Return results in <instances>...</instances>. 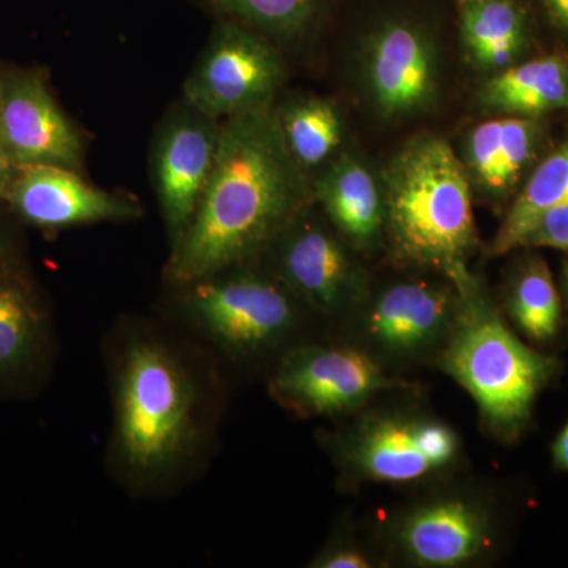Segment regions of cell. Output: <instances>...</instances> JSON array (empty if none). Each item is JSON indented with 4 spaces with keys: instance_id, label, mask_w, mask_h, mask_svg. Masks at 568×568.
I'll return each mask as SVG.
<instances>
[{
    "instance_id": "obj_1",
    "label": "cell",
    "mask_w": 568,
    "mask_h": 568,
    "mask_svg": "<svg viewBox=\"0 0 568 568\" xmlns=\"http://www.w3.org/2000/svg\"><path fill=\"white\" fill-rule=\"evenodd\" d=\"M312 205L313 183L286 148L274 103L226 119L211 179L173 248L171 278L186 286L248 264Z\"/></svg>"
},
{
    "instance_id": "obj_2",
    "label": "cell",
    "mask_w": 568,
    "mask_h": 568,
    "mask_svg": "<svg viewBox=\"0 0 568 568\" xmlns=\"http://www.w3.org/2000/svg\"><path fill=\"white\" fill-rule=\"evenodd\" d=\"M386 245L399 264L426 268L465 291L476 282L474 190L462 159L443 138L420 134L383 171Z\"/></svg>"
},
{
    "instance_id": "obj_3",
    "label": "cell",
    "mask_w": 568,
    "mask_h": 568,
    "mask_svg": "<svg viewBox=\"0 0 568 568\" xmlns=\"http://www.w3.org/2000/svg\"><path fill=\"white\" fill-rule=\"evenodd\" d=\"M459 294L457 323L437 361L474 399L485 428L514 443L528 429L538 396L558 376V357L523 343L480 280Z\"/></svg>"
},
{
    "instance_id": "obj_4",
    "label": "cell",
    "mask_w": 568,
    "mask_h": 568,
    "mask_svg": "<svg viewBox=\"0 0 568 568\" xmlns=\"http://www.w3.org/2000/svg\"><path fill=\"white\" fill-rule=\"evenodd\" d=\"M200 395L166 345L138 336L125 346L115 379V452L138 481L160 480L192 454Z\"/></svg>"
},
{
    "instance_id": "obj_5",
    "label": "cell",
    "mask_w": 568,
    "mask_h": 568,
    "mask_svg": "<svg viewBox=\"0 0 568 568\" xmlns=\"http://www.w3.org/2000/svg\"><path fill=\"white\" fill-rule=\"evenodd\" d=\"M332 455L349 480L410 485L444 476L462 458L454 426L417 407H375L332 435Z\"/></svg>"
},
{
    "instance_id": "obj_6",
    "label": "cell",
    "mask_w": 568,
    "mask_h": 568,
    "mask_svg": "<svg viewBox=\"0 0 568 568\" xmlns=\"http://www.w3.org/2000/svg\"><path fill=\"white\" fill-rule=\"evenodd\" d=\"M190 321L227 353L271 349L297 327L295 295L278 278L244 265L186 284Z\"/></svg>"
},
{
    "instance_id": "obj_7",
    "label": "cell",
    "mask_w": 568,
    "mask_h": 568,
    "mask_svg": "<svg viewBox=\"0 0 568 568\" xmlns=\"http://www.w3.org/2000/svg\"><path fill=\"white\" fill-rule=\"evenodd\" d=\"M462 294L439 278H409L368 291L354 310L357 335L379 364L417 362L439 355L454 331Z\"/></svg>"
},
{
    "instance_id": "obj_8",
    "label": "cell",
    "mask_w": 568,
    "mask_h": 568,
    "mask_svg": "<svg viewBox=\"0 0 568 568\" xmlns=\"http://www.w3.org/2000/svg\"><path fill=\"white\" fill-rule=\"evenodd\" d=\"M287 78L282 54L263 33L227 22L213 33L183 85V102L215 121L274 103Z\"/></svg>"
},
{
    "instance_id": "obj_9",
    "label": "cell",
    "mask_w": 568,
    "mask_h": 568,
    "mask_svg": "<svg viewBox=\"0 0 568 568\" xmlns=\"http://www.w3.org/2000/svg\"><path fill=\"white\" fill-rule=\"evenodd\" d=\"M403 386L364 349L310 345L284 355L268 388L301 417H332L364 409L375 396Z\"/></svg>"
},
{
    "instance_id": "obj_10",
    "label": "cell",
    "mask_w": 568,
    "mask_h": 568,
    "mask_svg": "<svg viewBox=\"0 0 568 568\" xmlns=\"http://www.w3.org/2000/svg\"><path fill=\"white\" fill-rule=\"evenodd\" d=\"M361 77L366 100L384 121H406L435 106L440 92L436 37L413 18H388L366 37Z\"/></svg>"
},
{
    "instance_id": "obj_11",
    "label": "cell",
    "mask_w": 568,
    "mask_h": 568,
    "mask_svg": "<svg viewBox=\"0 0 568 568\" xmlns=\"http://www.w3.org/2000/svg\"><path fill=\"white\" fill-rule=\"evenodd\" d=\"M398 558L410 566L457 568L491 555L499 537L495 507L467 491H443L410 504L387 523Z\"/></svg>"
},
{
    "instance_id": "obj_12",
    "label": "cell",
    "mask_w": 568,
    "mask_h": 568,
    "mask_svg": "<svg viewBox=\"0 0 568 568\" xmlns=\"http://www.w3.org/2000/svg\"><path fill=\"white\" fill-rule=\"evenodd\" d=\"M312 209V207H310ZM306 209L271 245L276 278L324 316L354 312L369 291L355 250L338 231Z\"/></svg>"
},
{
    "instance_id": "obj_13",
    "label": "cell",
    "mask_w": 568,
    "mask_h": 568,
    "mask_svg": "<svg viewBox=\"0 0 568 568\" xmlns=\"http://www.w3.org/2000/svg\"><path fill=\"white\" fill-rule=\"evenodd\" d=\"M222 122L182 103L163 123L152 151L156 196L173 248L182 241L205 192Z\"/></svg>"
},
{
    "instance_id": "obj_14",
    "label": "cell",
    "mask_w": 568,
    "mask_h": 568,
    "mask_svg": "<svg viewBox=\"0 0 568 568\" xmlns=\"http://www.w3.org/2000/svg\"><path fill=\"white\" fill-rule=\"evenodd\" d=\"M0 153L14 168L52 164L80 171L82 141L33 71L0 77Z\"/></svg>"
},
{
    "instance_id": "obj_15",
    "label": "cell",
    "mask_w": 568,
    "mask_h": 568,
    "mask_svg": "<svg viewBox=\"0 0 568 568\" xmlns=\"http://www.w3.org/2000/svg\"><path fill=\"white\" fill-rule=\"evenodd\" d=\"M13 211L47 230L140 219L134 201L91 185L70 168L33 164L18 168L7 193Z\"/></svg>"
},
{
    "instance_id": "obj_16",
    "label": "cell",
    "mask_w": 568,
    "mask_h": 568,
    "mask_svg": "<svg viewBox=\"0 0 568 568\" xmlns=\"http://www.w3.org/2000/svg\"><path fill=\"white\" fill-rule=\"evenodd\" d=\"M544 119L499 115L477 123L462 142V159L474 194L495 207L510 205L541 159L547 142Z\"/></svg>"
},
{
    "instance_id": "obj_17",
    "label": "cell",
    "mask_w": 568,
    "mask_h": 568,
    "mask_svg": "<svg viewBox=\"0 0 568 568\" xmlns=\"http://www.w3.org/2000/svg\"><path fill=\"white\" fill-rule=\"evenodd\" d=\"M315 204L358 253L386 245L383 173L353 151L339 152L313 182Z\"/></svg>"
},
{
    "instance_id": "obj_18",
    "label": "cell",
    "mask_w": 568,
    "mask_h": 568,
    "mask_svg": "<svg viewBox=\"0 0 568 568\" xmlns=\"http://www.w3.org/2000/svg\"><path fill=\"white\" fill-rule=\"evenodd\" d=\"M457 10L463 52L473 69L495 74L529 50L532 22L519 0H457Z\"/></svg>"
},
{
    "instance_id": "obj_19",
    "label": "cell",
    "mask_w": 568,
    "mask_h": 568,
    "mask_svg": "<svg viewBox=\"0 0 568 568\" xmlns=\"http://www.w3.org/2000/svg\"><path fill=\"white\" fill-rule=\"evenodd\" d=\"M478 103L491 114L514 118L544 119L568 110V55H540L489 74Z\"/></svg>"
},
{
    "instance_id": "obj_20",
    "label": "cell",
    "mask_w": 568,
    "mask_h": 568,
    "mask_svg": "<svg viewBox=\"0 0 568 568\" xmlns=\"http://www.w3.org/2000/svg\"><path fill=\"white\" fill-rule=\"evenodd\" d=\"M504 313L530 342L549 345L562 327V298L547 261L536 253L518 256L504 283Z\"/></svg>"
},
{
    "instance_id": "obj_21",
    "label": "cell",
    "mask_w": 568,
    "mask_h": 568,
    "mask_svg": "<svg viewBox=\"0 0 568 568\" xmlns=\"http://www.w3.org/2000/svg\"><path fill=\"white\" fill-rule=\"evenodd\" d=\"M280 130L302 170L327 166L342 151L346 125L338 104L324 97H301L276 108Z\"/></svg>"
},
{
    "instance_id": "obj_22",
    "label": "cell",
    "mask_w": 568,
    "mask_h": 568,
    "mask_svg": "<svg viewBox=\"0 0 568 568\" xmlns=\"http://www.w3.org/2000/svg\"><path fill=\"white\" fill-rule=\"evenodd\" d=\"M562 204H568V138L541 156L530 171L489 244V256L515 252L534 220L548 209Z\"/></svg>"
},
{
    "instance_id": "obj_23",
    "label": "cell",
    "mask_w": 568,
    "mask_h": 568,
    "mask_svg": "<svg viewBox=\"0 0 568 568\" xmlns=\"http://www.w3.org/2000/svg\"><path fill=\"white\" fill-rule=\"evenodd\" d=\"M43 317L24 283L0 272V375L28 365L39 349Z\"/></svg>"
},
{
    "instance_id": "obj_24",
    "label": "cell",
    "mask_w": 568,
    "mask_h": 568,
    "mask_svg": "<svg viewBox=\"0 0 568 568\" xmlns=\"http://www.w3.org/2000/svg\"><path fill=\"white\" fill-rule=\"evenodd\" d=\"M244 24L271 36L293 39L312 28L321 0H213Z\"/></svg>"
},
{
    "instance_id": "obj_25",
    "label": "cell",
    "mask_w": 568,
    "mask_h": 568,
    "mask_svg": "<svg viewBox=\"0 0 568 568\" xmlns=\"http://www.w3.org/2000/svg\"><path fill=\"white\" fill-rule=\"evenodd\" d=\"M555 248L568 252V204L548 209L519 239L517 250Z\"/></svg>"
},
{
    "instance_id": "obj_26",
    "label": "cell",
    "mask_w": 568,
    "mask_h": 568,
    "mask_svg": "<svg viewBox=\"0 0 568 568\" xmlns=\"http://www.w3.org/2000/svg\"><path fill=\"white\" fill-rule=\"evenodd\" d=\"M312 567L316 568H369L375 567L373 559L354 544L336 541L331 547L324 548L315 559Z\"/></svg>"
},
{
    "instance_id": "obj_27",
    "label": "cell",
    "mask_w": 568,
    "mask_h": 568,
    "mask_svg": "<svg viewBox=\"0 0 568 568\" xmlns=\"http://www.w3.org/2000/svg\"><path fill=\"white\" fill-rule=\"evenodd\" d=\"M548 20L568 36V0H540Z\"/></svg>"
},
{
    "instance_id": "obj_28",
    "label": "cell",
    "mask_w": 568,
    "mask_h": 568,
    "mask_svg": "<svg viewBox=\"0 0 568 568\" xmlns=\"http://www.w3.org/2000/svg\"><path fill=\"white\" fill-rule=\"evenodd\" d=\"M552 463L558 470L568 473V422L556 436L551 447Z\"/></svg>"
},
{
    "instance_id": "obj_29",
    "label": "cell",
    "mask_w": 568,
    "mask_h": 568,
    "mask_svg": "<svg viewBox=\"0 0 568 568\" xmlns=\"http://www.w3.org/2000/svg\"><path fill=\"white\" fill-rule=\"evenodd\" d=\"M14 174H17V168H14L13 164H11L9 160L0 153V200L6 197L7 193H9Z\"/></svg>"
},
{
    "instance_id": "obj_30",
    "label": "cell",
    "mask_w": 568,
    "mask_h": 568,
    "mask_svg": "<svg viewBox=\"0 0 568 568\" xmlns=\"http://www.w3.org/2000/svg\"><path fill=\"white\" fill-rule=\"evenodd\" d=\"M10 246L9 234L0 227V267L6 263L7 256H9Z\"/></svg>"
},
{
    "instance_id": "obj_31",
    "label": "cell",
    "mask_w": 568,
    "mask_h": 568,
    "mask_svg": "<svg viewBox=\"0 0 568 568\" xmlns=\"http://www.w3.org/2000/svg\"><path fill=\"white\" fill-rule=\"evenodd\" d=\"M562 291H564V298H566V305L568 310V260L566 263H564L562 268Z\"/></svg>"
}]
</instances>
